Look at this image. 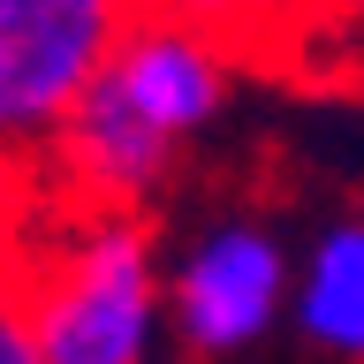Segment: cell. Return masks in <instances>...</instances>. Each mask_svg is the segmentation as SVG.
Instances as JSON below:
<instances>
[{
  "label": "cell",
  "mask_w": 364,
  "mask_h": 364,
  "mask_svg": "<svg viewBox=\"0 0 364 364\" xmlns=\"http://www.w3.org/2000/svg\"><path fill=\"white\" fill-rule=\"evenodd\" d=\"M0 364H46L38 357V334H31V311H23V289L8 258H0Z\"/></svg>",
  "instance_id": "8"
},
{
  "label": "cell",
  "mask_w": 364,
  "mask_h": 364,
  "mask_svg": "<svg viewBox=\"0 0 364 364\" xmlns=\"http://www.w3.org/2000/svg\"><path fill=\"white\" fill-rule=\"evenodd\" d=\"M31 334L46 364H159L167 318V235L152 213L46 198V213L8 250Z\"/></svg>",
  "instance_id": "2"
},
{
  "label": "cell",
  "mask_w": 364,
  "mask_h": 364,
  "mask_svg": "<svg viewBox=\"0 0 364 364\" xmlns=\"http://www.w3.org/2000/svg\"><path fill=\"white\" fill-rule=\"evenodd\" d=\"M289 334L311 364H364V205H341L296 243Z\"/></svg>",
  "instance_id": "5"
},
{
  "label": "cell",
  "mask_w": 364,
  "mask_h": 364,
  "mask_svg": "<svg viewBox=\"0 0 364 364\" xmlns=\"http://www.w3.org/2000/svg\"><path fill=\"white\" fill-rule=\"evenodd\" d=\"M144 8H159V16H175V23H198V31H213L235 53H258V46L289 38V23H296L304 0H144Z\"/></svg>",
  "instance_id": "6"
},
{
  "label": "cell",
  "mask_w": 364,
  "mask_h": 364,
  "mask_svg": "<svg viewBox=\"0 0 364 364\" xmlns=\"http://www.w3.org/2000/svg\"><path fill=\"white\" fill-rule=\"evenodd\" d=\"M296 296V243L258 205H213L167 243V318L175 349L198 364L250 357L289 326Z\"/></svg>",
  "instance_id": "3"
},
{
  "label": "cell",
  "mask_w": 364,
  "mask_h": 364,
  "mask_svg": "<svg viewBox=\"0 0 364 364\" xmlns=\"http://www.w3.org/2000/svg\"><path fill=\"white\" fill-rule=\"evenodd\" d=\"M144 0H0V144L46 167L76 99L129 38Z\"/></svg>",
  "instance_id": "4"
},
{
  "label": "cell",
  "mask_w": 364,
  "mask_h": 364,
  "mask_svg": "<svg viewBox=\"0 0 364 364\" xmlns=\"http://www.w3.org/2000/svg\"><path fill=\"white\" fill-rule=\"evenodd\" d=\"M228 107H235V46L144 8L76 99L38 175L68 205L152 213L175 175L220 136Z\"/></svg>",
  "instance_id": "1"
},
{
  "label": "cell",
  "mask_w": 364,
  "mask_h": 364,
  "mask_svg": "<svg viewBox=\"0 0 364 364\" xmlns=\"http://www.w3.org/2000/svg\"><path fill=\"white\" fill-rule=\"evenodd\" d=\"M46 198H53V190H46V175L31 167V159H16L8 144H0V258L23 243V228L46 213Z\"/></svg>",
  "instance_id": "7"
}]
</instances>
